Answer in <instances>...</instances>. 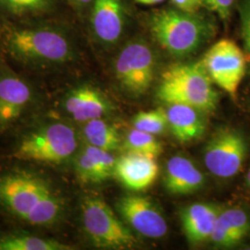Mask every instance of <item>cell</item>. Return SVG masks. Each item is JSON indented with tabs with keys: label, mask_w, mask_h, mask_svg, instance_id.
I'll use <instances>...</instances> for the list:
<instances>
[{
	"label": "cell",
	"mask_w": 250,
	"mask_h": 250,
	"mask_svg": "<svg viewBox=\"0 0 250 250\" xmlns=\"http://www.w3.org/2000/svg\"><path fill=\"white\" fill-rule=\"evenodd\" d=\"M250 217L240 208L221 209L209 241L216 247L231 248L250 233Z\"/></svg>",
	"instance_id": "cell-18"
},
{
	"label": "cell",
	"mask_w": 250,
	"mask_h": 250,
	"mask_svg": "<svg viewBox=\"0 0 250 250\" xmlns=\"http://www.w3.org/2000/svg\"><path fill=\"white\" fill-rule=\"evenodd\" d=\"M221 209L211 203H195L183 208L180 218L188 241L197 245L209 240Z\"/></svg>",
	"instance_id": "cell-17"
},
{
	"label": "cell",
	"mask_w": 250,
	"mask_h": 250,
	"mask_svg": "<svg viewBox=\"0 0 250 250\" xmlns=\"http://www.w3.org/2000/svg\"><path fill=\"white\" fill-rule=\"evenodd\" d=\"M117 159L112 152L82 144L72 159L74 173L84 184H100L114 174Z\"/></svg>",
	"instance_id": "cell-14"
},
{
	"label": "cell",
	"mask_w": 250,
	"mask_h": 250,
	"mask_svg": "<svg viewBox=\"0 0 250 250\" xmlns=\"http://www.w3.org/2000/svg\"><path fill=\"white\" fill-rule=\"evenodd\" d=\"M113 108L105 92L95 84L83 83L63 93L58 100L56 114L82 125L91 120L107 118Z\"/></svg>",
	"instance_id": "cell-11"
},
{
	"label": "cell",
	"mask_w": 250,
	"mask_h": 250,
	"mask_svg": "<svg viewBox=\"0 0 250 250\" xmlns=\"http://www.w3.org/2000/svg\"><path fill=\"white\" fill-rule=\"evenodd\" d=\"M233 2L234 0H203V5L215 12L224 21H227L231 15Z\"/></svg>",
	"instance_id": "cell-26"
},
{
	"label": "cell",
	"mask_w": 250,
	"mask_h": 250,
	"mask_svg": "<svg viewBox=\"0 0 250 250\" xmlns=\"http://www.w3.org/2000/svg\"><path fill=\"white\" fill-rule=\"evenodd\" d=\"M58 8V0H0V16L11 21L50 18Z\"/></svg>",
	"instance_id": "cell-20"
},
{
	"label": "cell",
	"mask_w": 250,
	"mask_h": 250,
	"mask_svg": "<svg viewBox=\"0 0 250 250\" xmlns=\"http://www.w3.org/2000/svg\"><path fill=\"white\" fill-rule=\"evenodd\" d=\"M1 50L29 72L52 73L76 62L79 46L70 27L51 18L0 20Z\"/></svg>",
	"instance_id": "cell-1"
},
{
	"label": "cell",
	"mask_w": 250,
	"mask_h": 250,
	"mask_svg": "<svg viewBox=\"0 0 250 250\" xmlns=\"http://www.w3.org/2000/svg\"><path fill=\"white\" fill-rule=\"evenodd\" d=\"M73 9L79 12H83L87 8H91L94 0H67Z\"/></svg>",
	"instance_id": "cell-28"
},
{
	"label": "cell",
	"mask_w": 250,
	"mask_h": 250,
	"mask_svg": "<svg viewBox=\"0 0 250 250\" xmlns=\"http://www.w3.org/2000/svg\"><path fill=\"white\" fill-rule=\"evenodd\" d=\"M80 125L79 133L83 143L109 152L121 149L123 137L116 126L109 123L107 118L91 120Z\"/></svg>",
	"instance_id": "cell-21"
},
{
	"label": "cell",
	"mask_w": 250,
	"mask_h": 250,
	"mask_svg": "<svg viewBox=\"0 0 250 250\" xmlns=\"http://www.w3.org/2000/svg\"><path fill=\"white\" fill-rule=\"evenodd\" d=\"M125 153H132L157 159L162 153V146L155 135L138 129H132L123 138L122 147Z\"/></svg>",
	"instance_id": "cell-23"
},
{
	"label": "cell",
	"mask_w": 250,
	"mask_h": 250,
	"mask_svg": "<svg viewBox=\"0 0 250 250\" xmlns=\"http://www.w3.org/2000/svg\"><path fill=\"white\" fill-rule=\"evenodd\" d=\"M0 208L21 223L54 229L67 214V199L42 171L12 166L0 171Z\"/></svg>",
	"instance_id": "cell-2"
},
{
	"label": "cell",
	"mask_w": 250,
	"mask_h": 250,
	"mask_svg": "<svg viewBox=\"0 0 250 250\" xmlns=\"http://www.w3.org/2000/svg\"><path fill=\"white\" fill-rule=\"evenodd\" d=\"M112 70L123 89L134 96L143 95L155 78L156 57L151 45L143 38L132 39L117 54Z\"/></svg>",
	"instance_id": "cell-8"
},
{
	"label": "cell",
	"mask_w": 250,
	"mask_h": 250,
	"mask_svg": "<svg viewBox=\"0 0 250 250\" xmlns=\"http://www.w3.org/2000/svg\"><path fill=\"white\" fill-rule=\"evenodd\" d=\"M116 209L126 224L146 237L161 238L168 232L165 218L147 197L124 196L117 201Z\"/></svg>",
	"instance_id": "cell-12"
},
{
	"label": "cell",
	"mask_w": 250,
	"mask_h": 250,
	"mask_svg": "<svg viewBox=\"0 0 250 250\" xmlns=\"http://www.w3.org/2000/svg\"><path fill=\"white\" fill-rule=\"evenodd\" d=\"M148 27L158 44L176 58L196 53L215 34L214 24L208 19L174 7L152 12Z\"/></svg>",
	"instance_id": "cell-4"
},
{
	"label": "cell",
	"mask_w": 250,
	"mask_h": 250,
	"mask_svg": "<svg viewBox=\"0 0 250 250\" xmlns=\"http://www.w3.org/2000/svg\"><path fill=\"white\" fill-rule=\"evenodd\" d=\"M157 96L166 104H184L203 112L213 111L219 94L201 62L170 66L161 74Z\"/></svg>",
	"instance_id": "cell-5"
},
{
	"label": "cell",
	"mask_w": 250,
	"mask_h": 250,
	"mask_svg": "<svg viewBox=\"0 0 250 250\" xmlns=\"http://www.w3.org/2000/svg\"><path fill=\"white\" fill-rule=\"evenodd\" d=\"M238 10L241 21L243 41L250 56V0H241Z\"/></svg>",
	"instance_id": "cell-25"
},
{
	"label": "cell",
	"mask_w": 250,
	"mask_h": 250,
	"mask_svg": "<svg viewBox=\"0 0 250 250\" xmlns=\"http://www.w3.org/2000/svg\"><path fill=\"white\" fill-rule=\"evenodd\" d=\"M81 224L90 243L101 250H130L136 240L111 208L97 196H85L80 205Z\"/></svg>",
	"instance_id": "cell-7"
},
{
	"label": "cell",
	"mask_w": 250,
	"mask_h": 250,
	"mask_svg": "<svg viewBox=\"0 0 250 250\" xmlns=\"http://www.w3.org/2000/svg\"><path fill=\"white\" fill-rule=\"evenodd\" d=\"M205 176L187 157H171L166 164L163 184L171 195H189L204 186Z\"/></svg>",
	"instance_id": "cell-16"
},
{
	"label": "cell",
	"mask_w": 250,
	"mask_h": 250,
	"mask_svg": "<svg viewBox=\"0 0 250 250\" xmlns=\"http://www.w3.org/2000/svg\"><path fill=\"white\" fill-rule=\"evenodd\" d=\"M249 145L241 132L223 128L208 142L204 151L207 169L219 178H231L241 170Z\"/></svg>",
	"instance_id": "cell-10"
},
{
	"label": "cell",
	"mask_w": 250,
	"mask_h": 250,
	"mask_svg": "<svg viewBox=\"0 0 250 250\" xmlns=\"http://www.w3.org/2000/svg\"><path fill=\"white\" fill-rule=\"evenodd\" d=\"M135 1L142 5H157L163 2L164 0H135Z\"/></svg>",
	"instance_id": "cell-29"
},
{
	"label": "cell",
	"mask_w": 250,
	"mask_h": 250,
	"mask_svg": "<svg viewBox=\"0 0 250 250\" xmlns=\"http://www.w3.org/2000/svg\"><path fill=\"white\" fill-rule=\"evenodd\" d=\"M43 102L35 83L0 60V134L35 118Z\"/></svg>",
	"instance_id": "cell-6"
},
{
	"label": "cell",
	"mask_w": 250,
	"mask_h": 250,
	"mask_svg": "<svg viewBox=\"0 0 250 250\" xmlns=\"http://www.w3.org/2000/svg\"><path fill=\"white\" fill-rule=\"evenodd\" d=\"M90 27L99 45L109 48L124 36L125 9L123 0H94L91 6Z\"/></svg>",
	"instance_id": "cell-13"
},
{
	"label": "cell",
	"mask_w": 250,
	"mask_h": 250,
	"mask_svg": "<svg viewBox=\"0 0 250 250\" xmlns=\"http://www.w3.org/2000/svg\"><path fill=\"white\" fill-rule=\"evenodd\" d=\"M201 62L213 83L235 97L247 71L245 54L231 39H222L206 52Z\"/></svg>",
	"instance_id": "cell-9"
},
{
	"label": "cell",
	"mask_w": 250,
	"mask_h": 250,
	"mask_svg": "<svg viewBox=\"0 0 250 250\" xmlns=\"http://www.w3.org/2000/svg\"><path fill=\"white\" fill-rule=\"evenodd\" d=\"M247 182H248V185L250 188V169L248 171V174H247Z\"/></svg>",
	"instance_id": "cell-30"
},
{
	"label": "cell",
	"mask_w": 250,
	"mask_h": 250,
	"mask_svg": "<svg viewBox=\"0 0 250 250\" xmlns=\"http://www.w3.org/2000/svg\"><path fill=\"white\" fill-rule=\"evenodd\" d=\"M18 136L13 157L50 166L72 163L82 146L74 123L56 113L35 117Z\"/></svg>",
	"instance_id": "cell-3"
},
{
	"label": "cell",
	"mask_w": 250,
	"mask_h": 250,
	"mask_svg": "<svg viewBox=\"0 0 250 250\" xmlns=\"http://www.w3.org/2000/svg\"><path fill=\"white\" fill-rule=\"evenodd\" d=\"M132 125L135 129L153 135L162 134L169 128L166 110L163 108L138 112L133 118Z\"/></svg>",
	"instance_id": "cell-24"
},
{
	"label": "cell",
	"mask_w": 250,
	"mask_h": 250,
	"mask_svg": "<svg viewBox=\"0 0 250 250\" xmlns=\"http://www.w3.org/2000/svg\"><path fill=\"white\" fill-rule=\"evenodd\" d=\"M74 248L45 237L25 232H10L0 234V250H72Z\"/></svg>",
	"instance_id": "cell-22"
},
{
	"label": "cell",
	"mask_w": 250,
	"mask_h": 250,
	"mask_svg": "<svg viewBox=\"0 0 250 250\" xmlns=\"http://www.w3.org/2000/svg\"><path fill=\"white\" fill-rule=\"evenodd\" d=\"M158 175L155 159L132 153H125L117 159L113 174L125 188L135 192L150 188Z\"/></svg>",
	"instance_id": "cell-15"
},
{
	"label": "cell",
	"mask_w": 250,
	"mask_h": 250,
	"mask_svg": "<svg viewBox=\"0 0 250 250\" xmlns=\"http://www.w3.org/2000/svg\"><path fill=\"white\" fill-rule=\"evenodd\" d=\"M203 111L184 104H168L166 114L168 126L174 137L181 142L200 138L206 131Z\"/></svg>",
	"instance_id": "cell-19"
},
{
	"label": "cell",
	"mask_w": 250,
	"mask_h": 250,
	"mask_svg": "<svg viewBox=\"0 0 250 250\" xmlns=\"http://www.w3.org/2000/svg\"><path fill=\"white\" fill-rule=\"evenodd\" d=\"M171 4L176 9L188 11L197 12V9L203 5V0H170Z\"/></svg>",
	"instance_id": "cell-27"
}]
</instances>
